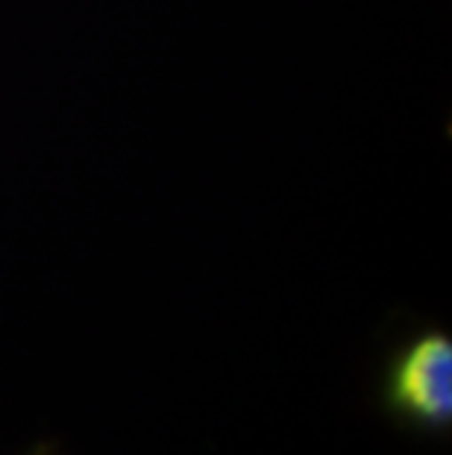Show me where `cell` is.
Instances as JSON below:
<instances>
[{
  "label": "cell",
  "instance_id": "cell-2",
  "mask_svg": "<svg viewBox=\"0 0 452 455\" xmlns=\"http://www.w3.org/2000/svg\"><path fill=\"white\" fill-rule=\"evenodd\" d=\"M27 455H65L56 443H38V447H33Z\"/></svg>",
  "mask_w": 452,
  "mask_h": 455
},
{
  "label": "cell",
  "instance_id": "cell-1",
  "mask_svg": "<svg viewBox=\"0 0 452 455\" xmlns=\"http://www.w3.org/2000/svg\"><path fill=\"white\" fill-rule=\"evenodd\" d=\"M385 409L406 429L440 438L452 429V341L440 329L417 335L391 358Z\"/></svg>",
  "mask_w": 452,
  "mask_h": 455
}]
</instances>
